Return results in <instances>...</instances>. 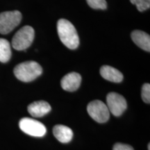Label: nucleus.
Wrapping results in <instances>:
<instances>
[{
	"mask_svg": "<svg viewBox=\"0 0 150 150\" xmlns=\"http://www.w3.org/2000/svg\"><path fill=\"white\" fill-rule=\"evenodd\" d=\"M57 31L60 40L70 50H75L79 45V38L74 25L65 19H60L57 22Z\"/></svg>",
	"mask_w": 150,
	"mask_h": 150,
	"instance_id": "f257e3e1",
	"label": "nucleus"
},
{
	"mask_svg": "<svg viewBox=\"0 0 150 150\" xmlns=\"http://www.w3.org/2000/svg\"><path fill=\"white\" fill-rule=\"evenodd\" d=\"M13 72L18 79L23 82H30L42 74V69L37 62L27 61L16 65Z\"/></svg>",
	"mask_w": 150,
	"mask_h": 150,
	"instance_id": "f03ea898",
	"label": "nucleus"
},
{
	"mask_svg": "<svg viewBox=\"0 0 150 150\" xmlns=\"http://www.w3.org/2000/svg\"><path fill=\"white\" fill-rule=\"evenodd\" d=\"M35 31L31 26H24L17 32L12 39V46L18 51L25 50L32 44Z\"/></svg>",
	"mask_w": 150,
	"mask_h": 150,
	"instance_id": "7ed1b4c3",
	"label": "nucleus"
},
{
	"mask_svg": "<svg viewBox=\"0 0 150 150\" xmlns=\"http://www.w3.org/2000/svg\"><path fill=\"white\" fill-rule=\"evenodd\" d=\"M22 14L20 11H6L0 13V33L7 34L20 24Z\"/></svg>",
	"mask_w": 150,
	"mask_h": 150,
	"instance_id": "20e7f679",
	"label": "nucleus"
},
{
	"mask_svg": "<svg viewBox=\"0 0 150 150\" xmlns=\"http://www.w3.org/2000/svg\"><path fill=\"white\" fill-rule=\"evenodd\" d=\"M87 110L90 116L99 123L106 122L110 117V112L107 106L100 100H94L90 102Z\"/></svg>",
	"mask_w": 150,
	"mask_h": 150,
	"instance_id": "39448f33",
	"label": "nucleus"
},
{
	"mask_svg": "<svg viewBox=\"0 0 150 150\" xmlns=\"http://www.w3.org/2000/svg\"><path fill=\"white\" fill-rule=\"evenodd\" d=\"M19 127L24 133L34 137H42L47 132L46 127L40 122L29 117L20 120Z\"/></svg>",
	"mask_w": 150,
	"mask_h": 150,
	"instance_id": "423d86ee",
	"label": "nucleus"
},
{
	"mask_svg": "<svg viewBox=\"0 0 150 150\" xmlns=\"http://www.w3.org/2000/svg\"><path fill=\"white\" fill-rule=\"evenodd\" d=\"M107 107L109 112L115 116H120L127 109V101L122 95L117 93H110L106 97Z\"/></svg>",
	"mask_w": 150,
	"mask_h": 150,
	"instance_id": "0eeeda50",
	"label": "nucleus"
},
{
	"mask_svg": "<svg viewBox=\"0 0 150 150\" xmlns=\"http://www.w3.org/2000/svg\"><path fill=\"white\" fill-rule=\"evenodd\" d=\"M81 76L76 72H70L61 79V87L65 91L73 92L76 91L81 85Z\"/></svg>",
	"mask_w": 150,
	"mask_h": 150,
	"instance_id": "6e6552de",
	"label": "nucleus"
},
{
	"mask_svg": "<svg viewBox=\"0 0 150 150\" xmlns=\"http://www.w3.org/2000/svg\"><path fill=\"white\" fill-rule=\"evenodd\" d=\"M51 110V106L45 101H37L30 104L28 106V112L34 117H42Z\"/></svg>",
	"mask_w": 150,
	"mask_h": 150,
	"instance_id": "1a4fd4ad",
	"label": "nucleus"
},
{
	"mask_svg": "<svg viewBox=\"0 0 150 150\" xmlns=\"http://www.w3.org/2000/svg\"><path fill=\"white\" fill-rule=\"evenodd\" d=\"M131 38L135 44L145 51L150 52V36L147 33L135 30L131 33Z\"/></svg>",
	"mask_w": 150,
	"mask_h": 150,
	"instance_id": "9d476101",
	"label": "nucleus"
},
{
	"mask_svg": "<svg viewBox=\"0 0 150 150\" xmlns=\"http://www.w3.org/2000/svg\"><path fill=\"white\" fill-rule=\"evenodd\" d=\"M53 134L56 138L62 143L70 142L73 138V131L70 127L58 125L53 128Z\"/></svg>",
	"mask_w": 150,
	"mask_h": 150,
	"instance_id": "9b49d317",
	"label": "nucleus"
},
{
	"mask_svg": "<svg viewBox=\"0 0 150 150\" xmlns=\"http://www.w3.org/2000/svg\"><path fill=\"white\" fill-rule=\"evenodd\" d=\"M101 76L106 80L120 83L123 80V74L117 69L109 65H104L100 69Z\"/></svg>",
	"mask_w": 150,
	"mask_h": 150,
	"instance_id": "f8f14e48",
	"label": "nucleus"
},
{
	"mask_svg": "<svg viewBox=\"0 0 150 150\" xmlns=\"http://www.w3.org/2000/svg\"><path fill=\"white\" fill-rule=\"evenodd\" d=\"M11 57V45L7 40L0 38V62L7 63Z\"/></svg>",
	"mask_w": 150,
	"mask_h": 150,
	"instance_id": "ddd939ff",
	"label": "nucleus"
},
{
	"mask_svg": "<svg viewBox=\"0 0 150 150\" xmlns=\"http://www.w3.org/2000/svg\"><path fill=\"white\" fill-rule=\"evenodd\" d=\"M86 1L92 8L104 10L107 8V3L106 0H86Z\"/></svg>",
	"mask_w": 150,
	"mask_h": 150,
	"instance_id": "4468645a",
	"label": "nucleus"
},
{
	"mask_svg": "<svg viewBox=\"0 0 150 150\" xmlns=\"http://www.w3.org/2000/svg\"><path fill=\"white\" fill-rule=\"evenodd\" d=\"M130 1L136 6L140 12L147 10L150 7V0H130Z\"/></svg>",
	"mask_w": 150,
	"mask_h": 150,
	"instance_id": "2eb2a0df",
	"label": "nucleus"
},
{
	"mask_svg": "<svg viewBox=\"0 0 150 150\" xmlns=\"http://www.w3.org/2000/svg\"><path fill=\"white\" fill-rule=\"evenodd\" d=\"M141 97L142 100L147 104L150 103V85L149 83H145L142 87Z\"/></svg>",
	"mask_w": 150,
	"mask_h": 150,
	"instance_id": "dca6fc26",
	"label": "nucleus"
},
{
	"mask_svg": "<svg viewBox=\"0 0 150 150\" xmlns=\"http://www.w3.org/2000/svg\"><path fill=\"white\" fill-rule=\"evenodd\" d=\"M112 150H134L131 145L122 143H116L113 146Z\"/></svg>",
	"mask_w": 150,
	"mask_h": 150,
	"instance_id": "f3484780",
	"label": "nucleus"
},
{
	"mask_svg": "<svg viewBox=\"0 0 150 150\" xmlns=\"http://www.w3.org/2000/svg\"><path fill=\"white\" fill-rule=\"evenodd\" d=\"M148 150H150V144H148Z\"/></svg>",
	"mask_w": 150,
	"mask_h": 150,
	"instance_id": "a211bd4d",
	"label": "nucleus"
}]
</instances>
